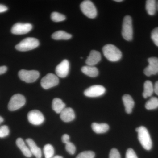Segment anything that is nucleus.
Returning <instances> with one entry per match:
<instances>
[{
	"label": "nucleus",
	"mask_w": 158,
	"mask_h": 158,
	"mask_svg": "<svg viewBox=\"0 0 158 158\" xmlns=\"http://www.w3.org/2000/svg\"><path fill=\"white\" fill-rule=\"evenodd\" d=\"M102 51L105 57L110 62H117L122 57L121 51L113 44L105 45L103 48Z\"/></svg>",
	"instance_id": "1"
},
{
	"label": "nucleus",
	"mask_w": 158,
	"mask_h": 158,
	"mask_svg": "<svg viewBox=\"0 0 158 158\" xmlns=\"http://www.w3.org/2000/svg\"><path fill=\"white\" fill-rule=\"evenodd\" d=\"M138 133V139L143 148L150 150L152 148V143L149 133L146 127L141 126L136 129Z\"/></svg>",
	"instance_id": "2"
},
{
	"label": "nucleus",
	"mask_w": 158,
	"mask_h": 158,
	"mask_svg": "<svg viewBox=\"0 0 158 158\" xmlns=\"http://www.w3.org/2000/svg\"><path fill=\"white\" fill-rule=\"evenodd\" d=\"M39 45V40L34 37H27L15 46V48L21 52L34 49Z\"/></svg>",
	"instance_id": "3"
},
{
	"label": "nucleus",
	"mask_w": 158,
	"mask_h": 158,
	"mask_svg": "<svg viewBox=\"0 0 158 158\" xmlns=\"http://www.w3.org/2000/svg\"><path fill=\"white\" fill-rule=\"evenodd\" d=\"M122 35L125 40L131 41L133 37L132 20L129 15H126L123 19Z\"/></svg>",
	"instance_id": "4"
},
{
	"label": "nucleus",
	"mask_w": 158,
	"mask_h": 158,
	"mask_svg": "<svg viewBox=\"0 0 158 158\" xmlns=\"http://www.w3.org/2000/svg\"><path fill=\"white\" fill-rule=\"evenodd\" d=\"M81 10L84 14L90 19H94L97 15V10L94 4L89 0L83 1L81 3Z\"/></svg>",
	"instance_id": "5"
},
{
	"label": "nucleus",
	"mask_w": 158,
	"mask_h": 158,
	"mask_svg": "<svg viewBox=\"0 0 158 158\" xmlns=\"http://www.w3.org/2000/svg\"><path fill=\"white\" fill-rule=\"evenodd\" d=\"M26 98L23 95L17 94L11 97L8 105V109L11 111L19 110L24 106Z\"/></svg>",
	"instance_id": "6"
},
{
	"label": "nucleus",
	"mask_w": 158,
	"mask_h": 158,
	"mask_svg": "<svg viewBox=\"0 0 158 158\" xmlns=\"http://www.w3.org/2000/svg\"><path fill=\"white\" fill-rule=\"evenodd\" d=\"M18 75L20 80L27 83H34L40 76L39 72L34 70L22 69L19 71Z\"/></svg>",
	"instance_id": "7"
},
{
	"label": "nucleus",
	"mask_w": 158,
	"mask_h": 158,
	"mask_svg": "<svg viewBox=\"0 0 158 158\" xmlns=\"http://www.w3.org/2000/svg\"><path fill=\"white\" fill-rule=\"evenodd\" d=\"M59 83L58 77L53 73H48L41 80L40 85L44 89L47 90L57 86Z\"/></svg>",
	"instance_id": "8"
},
{
	"label": "nucleus",
	"mask_w": 158,
	"mask_h": 158,
	"mask_svg": "<svg viewBox=\"0 0 158 158\" xmlns=\"http://www.w3.org/2000/svg\"><path fill=\"white\" fill-rule=\"evenodd\" d=\"M106 88L102 85H95L89 87L84 92L85 96L95 98L103 95L106 92Z\"/></svg>",
	"instance_id": "9"
},
{
	"label": "nucleus",
	"mask_w": 158,
	"mask_h": 158,
	"mask_svg": "<svg viewBox=\"0 0 158 158\" xmlns=\"http://www.w3.org/2000/svg\"><path fill=\"white\" fill-rule=\"evenodd\" d=\"M27 118L29 122L34 125H41L44 121V116L39 110H33L29 112Z\"/></svg>",
	"instance_id": "10"
},
{
	"label": "nucleus",
	"mask_w": 158,
	"mask_h": 158,
	"mask_svg": "<svg viewBox=\"0 0 158 158\" xmlns=\"http://www.w3.org/2000/svg\"><path fill=\"white\" fill-rule=\"evenodd\" d=\"M33 28V26L29 23H16L14 24L11 29V32L12 34L16 35H22L27 34Z\"/></svg>",
	"instance_id": "11"
},
{
	"label": "nucleus",
	"mask_w": 158,
	"mask_h": 158,
	"mask_svg": "<svg viewBox=\"0 0 158 158\" xmlns=\"http://www.w3.org/2000/svg\"><path fill=\"white\" fill-rule=\"evenodd\" d=\"M148 65L144 69V74L147 77L158 73V59L156 57H151L148 59Z\"/></svg>",
	"instance_id": "12"
},
{
	"label": "nucleus",
	"mask_w": 158,
	"mask_h": 158,
	"mask_svg": "<svg viewBox=\"0 0 158 158\" xmlns=\"http://www.w3.org/2000/svg\"><path fill=\"white\" fill-rule=\"evenodd\" d=\"M69 71V63L66 59L63 60L56 69V73L58 77L65 78L67 76Z\"/></svg>",
	"instance_id": "13"
},
{
	"label": "nucleus",
	"mask_w": 158,
	"mask_h": 158,
	"mask_svg": "<svg viewBox=\"0 0 158 158\" xmlns=\"http://www.w3.org/2000/svg\"><path fill=\"white\" fill-rule=\"evenodd\" d=\"M101 54L98 51L92 50L90 52L89 56L86 60V63L88 65L94 66L101 60Z\"/></svg>",
	"instance_id": "14"
},
{
	"label": "nucleus",
	"mask_w": 158,
	"mask_h": 158,
	"mask_svg": "<svg viewBox=\"0 0 158 158\" xmlns=\"http://www.w3.org/2000/svg\"><path fill=\"white\" fill-rule=\"evenodd\" d=\"M60 114V118L65 122L73 121L75 118V114L71 108H65Z\"/></svg>",
	"instance_id": "15"
},
{
	"label": "nucleus",
	"mask_w": 158,
	"mask_h": 158,
	"mask_svg": "<svg viewBox=\"0 0 158 158\" xmlns=\"http://www.w3.org/2000/svg\"><path fill=\"white\" fill-rule=\"evenodd\" d=\"M26 142L28 145V147L31 153L34 155L36 158H41L42 157V152L40 148L37 147V144L32 139H27Z\"/></svg>",
	"instance_id": "16"
},
{
	"label": "nucleus",
	"mask_w": 158,
	"mask_h": 158,
	"mask_svg": "<svg viewBox=\"0 0 158 158\" xmlns=\"http://www.w3.org/2000/svg\"><path fill=\"white\" fill-rule=\"evenodd\" d=\"M122 99L126 112L128 114H131L135 106V102L132 98L131 95L126 94L123 96Z\"/></svg>",
	"instance_id": "17"
},
{
	"label": "nucleus",
	"mask_w": 158,
	"mask_h": 158,
	"mask_svg": "<svg viewBox=\"0 0 158 158\" xmlns=\"http://www.w3.org/2000/svg\"><path fill=\"white\" fill-rule=\"evenodd\" d=\"M16 144L18 147L23 152V154L26 157L30 158L32 156V154L31 153V151L29 149V147L27 146L22 138H18L16 140Z\"/></svg>",
	"instance_id": "18"
},
{
	"label": "nucleus",
	"mask_w": 158,
	"mask_h": 158,
	"mask_svg": "<svg viewBox=\"0 0 158 158\" xmlns=\"http://www.w3.org/2000/svg\"><path fill=\"white\" fill-rule=\"evenodd\" d=\"M91 127L94 132L97 134H103L106 132L110 127L106 123H94L91 125Z\"/></svg>",
	"instance_id": "19"
},
{
	"label": "nucleus",
	"mask_w": 158,
	"mask_h": 158,
	"mask_svg": "<svg viewBox=\"0 0 158 158\" xmlns=\"http://www.w3.org/2000/svg\"><path fill=\"white\" fill-rule=\"evenodd\" d=\"M82 72L88 76L91 77H95L98 76L99 72L98 69L94 66L86 65L81 68Z\"/></svg>",
	"instance_id": "20"
},
{
	"label": "nucleus",
	"mask_w": 158,
	"mask_h": 158,
	"mask_svg": "<svg viewBox=\"0 0 158 158\" xmlns=\"http://www.w3.org/2000/svg\"><path fill=\"white\" fill-rule=\"evenodd\" d=\"M52 108L57 113H60L65 108V104L61 99L54 98L52 103Z\"/></svg>",
	"instance_id": "21"
},
{
	"label": "nucleus",
	"mask_w": 158,
	"mask_h": 158,
	"mask_svg": "<svg viewBox=\"0 0 158 158\" xmlns=\"http://www.w3.org/2000/svg\"><path fill=\"white\" fill-rule=\"evenodd\" d=\"M154 92V86L152 82L150 81H147L144 82V91L142 95L144 98H147L152 95Z\"/></svg>",
	"instance_id": "22"
},
{
	"label": "nucleus",
	"mask_w": 158,
	"mask_h": 158,
	"mask_svg": "<svg viewBox=\"0 0 158 158\" xmlns=\"http://www.w3.org/2000/svg\"><path fill=\"white\" fill-rule=\"evenodd\" d=\"M52 38L56 40H68L71 38V34L66 33L65 31H59L55 32L52 35Z\"/></svg>",
	"instance_id": "23"
},
{
	"label": "nucleus",
	"mask_w": 158,
	"mask_h": 158,
	"mask_svg": "<svg viewBox=\"0 0 158 158\" xmlns=\"http://www.w3.org/2000/svg\"><path fill=\"white\" fill-rule=\"evenodd\" d=\"M145 8L148 14L150 15H154L156 11V2L155 0H147Z\"/></svg>",
	"instance_id": "24"
},
{
	"label": "nucleus",
	"mask_w": 158,
	"mask_h": 158,
	"mask_svg": "<svg viewBox=\"0 0 158 158\" xmlns=\"http://www.w3.org/2000/svg\"><path fill=\"white\" fill-rule=\"evenodd\" d=\"M145 107L148 110H152L158 108V98L152 97L146 102Z\"/></svg>",
	"instance_id": "25"
},
{
	"label": "nucleus",
	"mask_w": 158,
	"mask_h": 158,
	"mask_svg": "<svg viewBox=\"0 0 158 158\" xmlns=\"http://www.w3.org/2000/svg\"><path fill=\"white\" fill-rule=\"evenodd\" d=\"M44 153L45 158H52L55 153L53 147L50 144H46L44 148Z\"/></svg>",
	"instance_id": "26"
},
{
	"label": "nucleus",
	"mask_w": 158,
	"mask_h": 158,
	"mask_svg": "<svg viewBox=\"0 0 158 158\" xmlns=\"http://www.w3.org/2000/svg\"><path fill=\"white\" fill-rule=\"evenodd\" d=\"M51 19L55 22H59L65 20L66 17L64 15L58 12H53L51 15Z\"/></svg>",
	"instance_id": "27"
},
{
	"label": "nucleus",
	"mask_w": 158,
	"mask_h": 158,
	"mask_svg": "<svg viewBox=\"0 0 158 158\" xmlns=\"http://www.w3.org/2000/svg\"><path fill=\"white\" fill-rule=\"evenodd\" d=\"M94 157L95 153L94 152L91 151H88L80 153L76 158H94Z\"/></svg>",
	"instance_id": "28"
},
{
	"label": "nucleus",
	"mask_w": 158,
	"mask_h": 158,
	"mask_svg": "<svg viewBox=\"0 0 158 158\" xmlns=\"http://www.w3.org/2000/svg\"><path fill=\"white\" fill-rule=\"evenodd\" d=\"M65 144V149L66 151L71 155H73L75 153L76 149L74 144L70 141Z\"/></svg>",
	"instance_id": "29"
},
{
	"label": "nucleus",
	"mask_w": 158,
	"mask_h": 158,
	"mask_svg": "<svg viewBox=\"0 0 158 158\" xmlns=\"http://www.w3.org/2000/svg\"><path fill=\"white\" fill-rule=\"evenodd\" d=\"M9 127L6 125H3L0 127V138H5L9 134Z\"/></svg>",
	"instance_id": "30"
},
{
	"label": "nucleus",
	"mask_w": 158,
	"mask_h": 158,
	"mask_svg": "<svg viewBox=\"0 0 158 158\" xmlns=\"http://www.w3.org/2000/svg\"><path fill=\"white\" fill-rule=\"evenodd\" d=\"M151 38L154 43L158 47V27L154 29L152 32Z\"/></svg>",
	"instance_id": "31"
},
{
	"label": "nucleus",
	"mask_w": 158,
	"mask_h": 158,
	"mask_svg": "<svg viewBox=\"0 0 158 158\" xmlns=\"http://www.w3.org/2000/svg\"><path fill=\"white\" fill-rule=\"evenodd\" d=\"M109 158H121L120 153L118 150L116 148H113L110 151Z\"/></svg>",
	"instance_id": "32"
},
{
	"label": "nucleus",
	"mask_w": 158,
	"mask_h": 158,
	"mask_svg": "<svg viewBox=\"0 0 158 158\" xmlns=\"http://www.w3.org/2000/svg\"><path fill=\"white\" fill-rule=\"evenodd\" d=\"M126 158H138L135 151L132 148H129L127 151Z\"/></svg>",
	"instance_id": "33"
},
{
	"label": "nucleus",
	"mask_w": 158,
	"mask_h": 158,
	"mask_svg": "<svg viewBox=\"0 0 158 158\" xmlns=\"http://www.w3.org/2000/svg\"><path fill=\"white\" fill-rule=\"evenodd\" d=\"M69 140H70V137H69V135H67V134H65V135H63L62 136V141L64 144H66L67 142L70 141Z\"/></svg>",
	"instance_id": "34"
},
{
	"label": "nucleus",
	"mask_w": 158,
	"mask_h": 158,
	"mask_svg": "<svg viewBox=\"0 0 158 158\" xmlns=\"http://www.w3.org/2000/svg\"><path fill=\"white\" fill-rule=\"evenodd\" d=\"M8 8L5 5H1L0 4V13L6 12L8 10Z\"/></svg>",
	"instance_id": "35"
},
{
	"label": "nucleus",
	"mask_w": 158,
	"mask_h": 158,
	"mask_svg": "<svg viewBox=\"0 0 158 158\" xmlns=\"http://www.w3.org/2000/svg\"><path fill=\"white\" fill-rule=\"evenodd\" d=\"M7 70V67L6 66H0V75L6 73Z\"/></svg>",
	"instance_id": "36"
},
{
	"label": "nucleus",
	"mask_w": 158,
	"mask_h": 158,
	"mask_svg": "<svg viewBox=\"0 0 158 158\" xmlns=\"http://www.w3.org/2000/svg\"><path fill=\"white\" fill-rule=\"evenodd\" d=\"M154 92L158 95V81L156 82L154 86Z\"/></svg>",
	"instance_id": "37"
},
{
	"label": "nucleus",
	"mask_w": 158,
	"mask_h": 158,
	"mask_svg": "<svg viewBox=\"0 0 158 158\" xmlns=\"http://www.w3.org/2000/svg\"><path fill=\"white\" fill-rule=\"evenodd\" d=\"M52 158H63L62 156H55L52 157Z\"/></svg>",
	"instance_id": "38"
},
{
	"label": "nucleus",
	"mask_w": 158,
	"mask_h": 158,
	"mask_svg": "<svg viewBox=\"0 0 158 158\" xmlns=\"http://www.w3.org/2000/svg\"><path fill=\"white\" fill-rule=\"evenodd\" d=\"M3 121H4V119L2 116H0V124L2 123L3 122Z\"/></svg>",
	"instance_id": "39"
},
{
	"label": "nucleus",
	"mask_w": 158,
	"mask_h": 158,
	"mask_svg": "<svg viewBox=\"0 0 158 158\" xmlns=\"http://www.w3.org/2000/svg\"><path fill=\"white\" fill-rule=\"evenodd\" d=\"M115 2H123V0H115Z\"/></svg>",
	"instance_id": "40"
},
{
	"label": "nucleus",
	"mask_w": 158,
	"mask_h": 158,
	"mask_svg": "<svg viewBox=\"0 0 158 158\" xmlns=\"http://www.w3.org/2000/svg\"><path fill=\"white\" fill-rule=\"evenodd\" d=\"M156 10L158 11V1L156 2Z\"/></svg>",
	"instance_id": "41"
},
{
	"label": "nucleus",
	"mask_w": 158,
	"mask_h": 158,
	"mask_svg": "<svg viewBox=\"0 0 158 158\" xmlns=\"http://www.w3.org/2000/svg\"></svg>",
	"instance_id": "42"
}]
</instances>
